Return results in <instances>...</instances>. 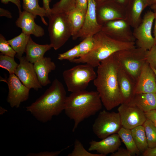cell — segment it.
<instances>
[{
    "mask_svg": "<svg viewBox=\"0 0 156 156\" xmlns=\"http://www.w3.org/2000/svg\"><path fill=\"white\" fill-rule=\"evenodd\" d=\"M118 66L114 53L101 62L93 80L102 104L108 111L123 103L117 78Z\"/></svg>",
    "mask_w": 156,
    "mask_h": 156,
    "instance_id": "6da1fadb",
    "label": "cell"
},
{
    "mask_svg": "<svg viewBox=\"0 0 156 156\" xmlns=\"http://www.w3.org/2000/svg\"><path fill=\"white\" fill-rule=\"evenodd\" d=\"M66 97L63 84L55 79L43 94L26 107V110L38 120L46 122L64 110Z\"/></svg>",
    "mask_w": 156,
    "mask_h": 156,
    "instance_id": "7a4b0ae2",
    "label": "cell"
},
{
    "mask_svg": "<svg viewBox=\"0 0 156 156\" xmlns=\"http://www.w3.org/2000/svg\"><path fill=\"white\" fill-rule=\"evenodd\" d=\"M102 105L97 91L84 90L71 92L67 96L64 110L66 116L74 121L73 131L83 120L100 111Z\"/></svg>",
    "mask_w": 156,
    "mask_h": 156,
    "instance_id": "3957f363",
    "label": "cell"
},
{
    "mask_svg": "<svg viewBox=\"0 0 156 156\" xmlns=\"http://www.w3.org/2000/svg\"><path fill=\"white\" fill-rule=\"evenodd\" d=\"M93 36L96 42L94 48L88 54L74 59L72 62L78 64H87L95 68L115 52L136 47L135 42L119 41L109 37L101 31Z\"/></svg>",
    "mask_w": 156,
    "mask_h": 156,
    "instance_id": "277c9868",
    "label": "cell"
},
{
    "mask_svg": "<svg viewBox=\"0 0 156 156\" xmlns=\"http://www.w3.org/2000/svg\"><path fill=\"white\" fill-rule=\"evenodd\" d=\"M47 17L50 44L56 50L62 46L72 36L71 25L66 13H51Z\"/></svg>",
    "mask_w": 156,
    "mask_h": 156,
    "instance_id": "5b68a950",
    "label": "cell"
},
{
    "mask_svg": "<svg viewBox=\"0 0 156 156\" xmlns=\"http://www.w3.org/2000/svg\"><path fill=\"white\" fill-rule=\"evenodd\" d=\"M94 67L87 64L75 66L64 70L62 75L68 90L71 92L85 90L96 78Z\"/></svg>",
    "mask_w": 156,
    "mask_h": 156,
    "instance_id": "8992f818",
    "label": "cell"
},
{
    "mask_svg": "<svg viewBox=\"0 0 156 156\" xmlns=\"http://www.w3.org/2000/svg\"><path fill=\"white\" fill-rule=\"evenodd\" d=\"M147 51L136 46L114 53L119 65L131 76L135 82L146 62Z\"/></svg>",
    "mask_w": 156,
    "mask_h": 156,
    "instance_id": "52a82bcc",
    "label": "cell"
},
{
    "mask_svg": "<svg viewBox=\"0 0 156 156\" xmlns=\"http://www.w3.org/2000/svg\"><path fill=\"white\" fill-rule=\"evenodd\" d=\"M122 127L118 112L103 110L99 114L93 124L92 129L97 137L102 139L117 133Z\"/></svg>",
    "mask_w": 156,
    "mask_h": 156,
    "instance_id": "ba28073f",
    "label": "cell"
},
{
    "mask_svg": "<svg viewBox=\"0 0 156 156\" xmlns=\"http://www.w3.org/2000/svg\"><path fill=\"white\" fill-rule=\"evenodd\" d=\"M154 18L153 11H147L142 18L140 23L133 28V32L135 39L136 47L148 50L155 44V39L152 34Z\"/></svg>",
    "mask_w": 156,
    "mask_h": 156,
    "instance_id": "9c48e42d",
    "label": "cell"
},
{
    "mask_svg": "<svg viewBox=\"0 0 156 156\" xmlns=\"http://www.w3.org/2000/svg\"><path fill=\"white\" fill-rule=\"evenodd\" d=\"M0 81L8 85V93L7 100L11 107L18 108L21 103L28 99L30 89L24 85L14 74H10L7 78L1 77Z\"/></svg>",
    "mask_w": 156,
    "mask_h": 156,
    "instance_id": "30bf717a",
    "label": "cell"
},
{
    "mask_svg": "<svg viewBox=\"0 0 156 156\" xmlns=\"http://www.w3.org/2000/svg\"><path fill=\"white\" fill-rule=\"evenodd\" d=\"M117 110L122 127L126 129L142 125L147 119L145 112L131 102L122 103Z\"/></svg>",
    "mask_w": 156,
    "mask_h": 156,
    "instance_id": "8fae6325",
    "label": "cell"
},
{
    "mask_svg": "<svg viewBox=\"0 0 156 156\" xmlns=\"http://www.w3.org/2000/svg\"><path fill=\"white\" fill-rule=\"evenodd\" d=\"M131 26L125 19L107 22L102 25L101 31L115 40L125 42L135 41Z\"/></svg>",
    "mask_w": 156,
    "mask_h": 156,
    "instance_id": "7c38bea8",
    "label": "cell"
},
{
    "mask_svg": "<svg viewBox=\"0 0 156 156\" xmlns=\"http://www.w3.org/2000/svg\"><path fill=\"white\" fill-rule=\"evenodd\" d=\"M96 12L97 22L102 25L108 21L126 18L125 7L114 0H107L97 4Z\"/></svg>",
    "mask_w": 156,
    "mask_h": 156,
    "instance_id": "4fadbf2b",
    "label": "cell"
},
{
    "mask_svg": "<svg viewBox=\"0 0 156 156\" xmlns=\"http://www.w3.org/2000/svg\"><path fill=\"white\" fill-rule=\"evenodd\" d=\"M19 64L14 74L27 88L38 90L42 88L35 72L34 64L28 61L25 56L18 58Z\"/></svg>",
    "mask_w": 156,
    "mask_h": 156,
    "instance_id": "5bb4252c",
    "label": "cell"
},
{
    "mask_svg": "<svg viewBox=\"0 0 156 156\" xmlns=\"http://www.w3.org/2000/svg\"><path fill=\"white\" fill-rule=\"evenodd\" d=\"M96 3L95 0H88V6L83 26L79 38L83 40L93 36L101 30L102 25L98 23L96 15Z\"/></svg>",
    "mask_w": 156,
    "mask_h": 156,
    "instance_id": "9a60e30c",
    "label": "cell"
},
{
    "mask_svg": "<svg viewBox=\"0 0 156 156\" xmlns=\"http://www.w3.org/2000/svg\"><path fill=\"white\" fill-rule=\"evenodd\" d=\"M156 93V85L154 72L146 61L136 81L135 93Z\"/></svg>",
    "mask_w": 156,
    "mask_h": 156,
    "instance_id": "2e32d148",
    "label": "cell"
},
{
    "mask_svg": "<svg viewBox=\"0 0 156 156\" xmlns=\"http://www.w3.org/2000/svg\"><path fill=\"white\" fill-rule=\"evenodd\" d=\"M117 78L123 103L131 102L135 94V81L131 76L119 64Z\"/></svg>",
    "mask_w": 156,
    "mask_h": 156,
    "instance_id": "e0dca14e",
    "label": "cell"
},
{
    "mask_svg": "<svg viewBox=\"0 0 156 156\" xmlns=\"http://www.w3.org/2000/svg\"><path fill=\"white\" fill-rule=\"evenodd\" d=\"M118 133L111 135L97 141L92 140L89 143L88 151H96L97 153L104 155L113 153L116 151L121 145V141Z\"/></svg>",
    "mask_w": 156,
    "mask_h": 156,
    "instance_id": "ac0fdd59",
    "label": "cell"
},
{
    "mask_svg": "<svg viewBox=\"0 0 156 156\" xmlns=\"http://www.w3.org/2000/svg\"><path fill=\"white\" fill-rule=\"evenodd\" d=\"M35 18L32 14L23 10L19 13L15 24L25 34L29 36L33 35L37 37H42L44 34V29L35 23Z\"/></svg>",
    "mask_w": 156,
    "mask_h": 156,
    "instance_id": "d6986e66",
    "label": "cell"
},
{
    "mask_svg": "<svg viewBox=\"0 0 156 156\" xmlns=\"http://www.w3.org/2000/svg\"><path fill=\"white\" fill-rule=\"evenodd\" d=\"M149 6L148 0H130L125 7V20L134 28L141 23V15L146 8Z\"/></svg>",
    "mask_w": 156,
    "mask_h": 156,
    "instance_id": "ffe728a7",
    "label": "cell"
},
{
    "mask_svg": "<svg viewBox=\"0 0 156 156\" xmlns=\"http://www.w3.org/2000/svg\"><path fill=\"white\" fill-rule=\"evenodd\" d=\"M38 78L42 86H46L51 83L49 73L55 70L56 66L50 57H45L34 63Z\"/></svg>",
    "mask_w": 156,
    "mask_h": 156,
    "instance_id": "44dd1931",
    "label": "cell"
},
{
    "mask_svg": "<svg viewBox=\"0 0 156 156\" xmlns=\"http://www.w3.org/2000/svg\"><path fill=\"white\" fill-rule=\"evenodd\" d=\"M52 48L50 44L41 45L36 43L30 36L25 49V57L34 64L43 58L45 53Z\"/></svg>",
    "mask_w": 156,
    "mask_h": 156,
    "instance_id": "7402d4cb",
    "label": "cell"
},
{
    "mask_svg": "<svg viewBox=\"0 0 156 156\" xmlns=\"http://www.w3.org/2000/svg\"><path fill=\"white\" fill-rule=\"evenodd\" d=\"M131 102L144 112L156 110V93L135 94Z\"/></svg>",
    "mask_w": 156,
    "mask_h": 156,
    "instance_id": "603a6c76",
    "label": "cell"
},
{
    "mask_svg": "<svg viewBox=\"0 0 156 156\" xmlns=\"http://www.w3.org/2000/svg\"><path fill=\"white\" fill-rule=\"evenodd\" d=\"M66 13L71 27L72 39L75 40L79 38L84 23L86 13L75 8Z\"/></svg>",
    "mask_w": 156,
    "mask_h": 156,
    "instance_id": "cb8c5ba5",
    "label": "cell"
},
{
    "mask_svg": "<svg viewBox=\"0 0 156 156\" xmlns=\"http://www.w3.org/2000/svg\"><path fill=\"white\" fill-rule=\"evenodd\" d=\"M23 10L32 14L36 18L37 16H40L42 23L46 25L48 23L44 17H47V12L43 7L40 6L38 0H22Z\"/></svg>",
    "mask_w": 156,
    "mask_h": 156,
    "instance_id": "d4e9b609",
    "label": "cell"
},
{
    "mask_svg": "<svg viewBox=\"0 0 156 156\" xmlns=\"http://www.w3.org/2000/svg\"><path fill=\"white\" fill-rule=\"evenodd\" d=\"M30 37V36L25 34L22 32L18 36L8 40L16 53L15 57L17 58L22 57L25 52Z\"/></svg>",
    "mask_w": 156,
    "mask_h": 156,
    "instance_id": "484cf974",
    "label": "cell"
},
{
    "mask_svg": "<svg viewBox=\"0 0 156 156\" xmlns=\"http://www.w3.org/2000/svg\"><path fill=\"white\" fill-rule=\"evenodd\" d=\"M117 133L131 155H139L140 152L134 140L131 130L122 127Z\"/></svg>",
    "mask_w": 156,
    "mask_h": 156,
    "instance_id": "4316f807",
    "label": "cell"
},
{
    "mask_svg": "<svg viewBox=\"0 0 156 156\" xmlns=\"http://www.w3.org/2000/svg\"><path fill=\"white\" fill-rule=\"evenodd\" d=\"M131 130L137 147L140 152L142 154L148 147L144 127L142 125H141Z\"/></svg>",
    "mask_w": 156,
    "mask_h": 156,
    "instance_id": "83f0119b",
    "label": "cell"
},
{
    "mask_svg": "<svg viewBox=\"0 0 156 156\" xmlns=\"http://www.w3.org/2000/svg\"><path fill=\"white\" fill-rule=\"evenodd\" d=\"M142 125L144 127L148 147L153 148L156 147V127L152 122L147 119Z\"/></svg>",
    "mask_w": 156,
    "mask_h": 156,
    "instance_id": "f1b7e54d",
    "label": "cell"
},
{
    "mask_svg": "<svg viewBox=\"0 0 156 156\" xmlns=\"http://www.w3.org/2000/svg\"><path fill=\"white\" fill-rule=\"evenodd\" d=\"M77 0H60L51 8V13H67L75 8Z\"/></svg>",
    "mask_w": 156,
    "mask_h": 156,
    "instance_id": "f546056e",
    "label": "cell"
},
{
    "mask_svg": "<svg viewBox=\"0 0 156 156\" xmlns=\"http://www.w3.org/2000/svg\"><path fill=\"white\" fill-rule=\"evenodd\" d=\"M14 57L0 54V67L7 70L9 74H14L18 65L14 60Z\"/></svg>",
    "mask_w": 156,
    "mask_h": 156,
    "instance_id": "4dcf8cb0",
    "label": "cell"
},
{
    "mask_svg": "<svg viewBox=\"0 0 156 156\" xmlns=\"http://www.w3.org/2000/svg\"><path fill=\"white\" fill-rule=\"evenodd\" d=\"M96 45L93 36L85 38L78 44L79 47V57H83L88 54L94 48Z\"/></svg>",
    "mask_w": 156,
    "mask_h": 156,
    "instance_id": "1f68e13d",
    "label": "cell"
},
{
    "mask_svg": "<svg viewBox=\"0 0 156 156\" xmlns=\"http://www.w3.org/2000/svg\"><path fill=\"white\" fill-rule=\"evenodd\" d=\"M68 156H105L99 154L92 153L87 151L84 148L81 142L76 139L74 142V148L71 153L68 155Z\"/></svg>",
    "mask_w": 156,
    "mask_h": 156,
    "instance_id": "d6a6232c",
    "label": "cell"
},
{
    "mask_svg": "<svg viewBox=\"0 0 156 156\" xmlns=\"http://www.w3.org/2000/svg\"><path fill=\"white\" fill-rule=\"evenodd\" d=\"M0 51L2 54L14 57L16 55L8 41L1 34H0Z\"/></svg>",
    "mask_w": 156,
    "mask_h": 156,
    "instance_id": "836d02e7",
    "label": "cell"
},
{
    "mask_svg": "<svg viewBox=\"0 0 156 156\" xmlns=\"http://www.w3.org/2000/svg\"><path fill=\"white\" fill-rule=\"evenodd\" d=\"M80 53L78 45L68 51L59 54L58 59L60 60H67L70 62L79 57Z\"/></svg>",
    "mask_w": 156,
    "mask_h": 156,
    "instance_id": "e575fe53",
    "label": "cell"
},
{
    "mask_svg": "<svg viewBox=\"0 0 156 156\" xmlns=\"http://www.w3.org/2000/svg\"><path fill=\"white\" fill-rule=\"evenodd\" d=\"M146 60L150 66L156 70V45L147 50Z\"/></svg>",
    "mask_w": 156,
    "mask_h": 156,
    "instance_id": "d590c367",
    "label": "cell"
},
{
    "mask_svg": "<svg viewBox=\"0 0 156 156\" xmlns=\"http://www.w3.org/2000/svg\"><path fill=\"white\" fill-rule=\"evenodd\" d=\"M63 150L53 152L47 151L40 152L38 153H30L27 156H57Z\"/></svg>",
    "mask_w": 156,
    "mask_h": 156,
    "instance_id": "8d00e7d4",
    "label": "cell"
},
{
    "mask_svg": "<svg viewBox=\"0 0 156 156\" xmlns=\"http://www.w3.org/2000/svg\"><path fill=\"white\" fill-rule=\"evenodd\" d=\"M87 6L88 0H77L75 8L86 13Z\"/></svg>",
    "mask_w": 156,
    "mask_h": 156,
    "instance_id": "74e56055",
    "label": "cell"
},
{
    "mask_svg": "<svg viewBox=\"0 0 156 156\" xmlns=\"http://www.w3.org/2000/svg\"><path fill=\"white\" fill-rule=\"evenodd\" d=\"M111 156H131V154L127 149L119 147L115 152L111 153Z\"/></svg>",
    "mask_w": 156,
    "mask_h": 156,
    "instance_id": "f35d334b",
    "label": "cell"
},
{
    "mask_svg": "<svg viewBox=\"0 0 156 156\" xmlns=\"http://www.w3.org/2000/svg\"><path fill=\"white\" fill-rule=\"evenodd\" d=\"M147 119L150 120L156 127V110L145 112Z\"/></svg>",
    "mask_w": 156,
    "mask_h": 156,
    "instance_id": "ab89813d",
    "label": "cell"
},
{
    "mask_svg": "<svg viewBox=\"0 0 156 156\" xmlns=\"http://www.w3.org/2000/svg\"><path fill=\"white\" fill-rule=\"evenodd\" d=\"M1 2L2 3L5 4L11 2L17 6L19 13L22 12L21 0H1Z\"/></svg>",
    "mask_w": 156,
    "mask_h": 156,
    "instance_id": "60d3db41",
    "label": "cell"
},
{
    "mask_svg": "<svg viewBox=\"0 0 156 156\" xmlns=\"http://www.w3.org/2000/svg\"><path fill=\"white\" fill-rule=\"evenodd\" d=\"M143 156H156V147L148 148L142 154Z\"/></svg>",
    "mask_w": 156,
    "mask_h": 156,
    "instance_id": "b9f144b4",
    "label": "cell"
},
{
    "mask_svg": "<svg viewBox=\"0 0 156 156\" xmlns=\"http://www.w3.org/2000/svg\"><path fill=\"white\" fill-rule=\"evenodd\" d=\"M0 16H5L10 18H12L11 13L8 10L2 8H0Z\"/></svg>",
    "mask_w": 156,
    "mask_h": 156,
    "instance_id": "7bdbcfd3",
    "label": "cell"
},
{
    "mask_svg": "<svg viewBox=\"0 0 156 156\" xmlns=\"http://www.w3.org/2000/svg\"><path fill=\"white\" fill-rule=\"evenodd\" d=\"M52 0H42L43 7L46 10L47 14V17L51 13L49 4Z\"/></svg>",
    "mask_w": 156,
    "mask_h": 156,
    "instance_id": "ee69618b",
    "label": "cell"
},
{
    "mask_svg": "<svg viewBox=\"0 0 156 156\" xmlns=\"http://www.w3.org/2000/svg\"><path fill=\"white\" fill-rule=\"evenodd\" d=\"M120 5L125 7L130 0H114Z\"/></svg>",
    "mask_w": 156,
    "mask_h": 156,
    "instance_id": "f6af8a7d",
    "label": "cell"
},
{
    "mask_svg": "<svg viewBox=\"0 0 156 156\" xmlns=\"http://www.w3.org/2000/svg\"><path fill=\"white\" fill-rule=\"evenodd\" d=\"M154 14V20H155V25L153 30V37L156 40V10H153Z\"/></svg>",
    "mask_w": 156,
    "mask_h": 156,
    "instance_id": "bcb514c9",
    "label": "cell"
},
{
    "mask_svg": "<svg viewBox=\"0 0 156 156\" xmlns=\"http://www.w3.org/2000/svg\"><path fill=\"white\" fill-rule=\"evenodd\" d=\"M149 6L156 4V0H148Z\"/></svg>",
    "mask_w": 156,
    "mask_h": 156,
    "instance_id": "7dc6e473",
    "label": "cell"
},
{
    "mask_svg": "<svg viewBox=\"0 0 156 156\" xmlns=\"http://www.w3.org/2000/svg\"><path fill=\"white\" fill-rule=\"evenodd\" d=\"M107 0H95L96 4H98Z\"/></svg>",
    "mask_w": 156,
    "mask_h": 156,
    "instance_id": "c3c4849f",
    "label": "cell"
},
{
    "mask_svg": "<svg viewBox=\"0 0 156 156\" xmlns=\"http://www.w3.org/2000/svg\"><path fill=\"white\" fill-rule=\"evenodd\" d=\"M151 8L153 10H156V4L150 6Z\"/></svg>",
    "mask_w": 156,
    "mask_h": 156,
    "instance_id": "681fc988",
    "label": "cell"
},
{
    "mask_svg": "<svg viewBox=\"0 0 156 156\" xmlns=\"http://www.w3.org/2000/svg\"><path fill=\"white\" fill-rule=\"evenodd\" d=\"M152 69H153L155 75V84L156 85V70L155 69L153 68L151 66Z\"/></svg>",
    "mask_w": 156,
    "mask_h": 156,
    "instance_id": "f907efd6",
    "label": "cell"
},
{
    "mask_svg": "<svg viewBox=\"0 0 156 156\" xmlns=\"http://www.w3.org/2000/svg\"><path fill=\"white\" fill-rule=\"evenodd\" d=\"M155 44L156 45V40H155Z\"/></svg>",
    "mask_w": 156,
    "mask_h": 156,
    "instance_id": "816d5d0a",
    "label": "cell"
}]
</instances>
